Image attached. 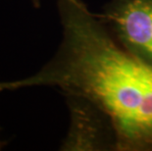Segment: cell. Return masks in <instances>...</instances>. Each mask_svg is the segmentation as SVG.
<instances>
[{
	"mask_svg": "<svg viewBox=\"0 0 152 151\" xmlns=\"http://www.w3.org/2000/svg\"><path fill=\"white\" fill-rule=\"evenodd\" d=\"M63 39L34 76L0 82V91L47 85L92 102L111 122L116 150L152 151V67L113 39L83 0H58Z\"/></svg>",
	"mask_w": 152,
	"mask_h": 151,
	"instance_id": "6da1fadb",
	"label": "cell"
},
{
	"mask_svg": "<svg viewBox=\"0 0 152 151\" xmlns=\"http://www.w3.org/2000/svg\"><path fill=\"white\" fill-rule=\"evenodd\" d=\"M96 16L123 49L152 67V0H111Z\"/></svg>",
	"mask_w": 152,
	"mask_h": 151,
	"instance_id": "7a4b0ae2",
	"label": "cell"
},
{
	"mask_svg": "<svg viewBox=\"0 0 152 151\" xmlns=\"http://www.w3.org/2000/svg\"><path fill=\"white\" fill-rule=\"evenodd\" d=\"M71 113L69 133L61 150H116V134L108 117L79 96H66Z\"/></svg>",
	"mask_w": 152,
	"mask_h": 151,
	"instance_id": "3957f363",
	"label": "cell"
},
{
	"mask_svg": "<svg viewBox=\"0 0 152 151\" xmlns=\"http://www.w3.org/2000/svg\"><path fill=\"white\" fill-rule=\"evenodd\" d=\"M33 1V4H34V7H37V8H38L40 6V2H39V0H31Z\"/></svg>",
	"mask_w": 152,
	"mask_h": 151,
	"instance_id": "277c9868",
	"label": "cell"
},
{
	"mask_svg": "<svg viewBox=\"0 0 152 151\" xmlns=\"http://www.w3.org/2000/svg\"><path fill=\"white\" fill-rule=\"evenodd\" d=\"M5 144H6V142H3L2 140H0V150L3 148V146H4Z\"/></svg>",
	"mask_w": 152,
	"mask_h": 151,
	"instance_id": "5b68a950",
	"label": "cell"
}]
</instances>
